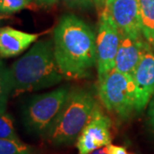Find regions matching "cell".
I'll use <instances>...</instances> for the list:
<instances>
[{
	"label": "cell",
	"instance_id": "3957f363",
	"mask_svg": "<svg viewBox=\"0 0 154 154\" xmlns=\"http://www.w3.org/2000/svg\"><path fill=\"white\" fill-rule=\"evenodd\" d=\"M97 106L95 98L90 91L83 88L70 90L63 107L44 137L53 146L74 143Z\"/></svg>",
	"mask_w": 154,
	"mask_h": 154
},
{
	"label": "cell",
	"instance_id": "30bf717a",
	"mask_svg": "<svg viewBox=\"0 0 154 154\" xmlns=\"http://www.w3.org/2000/svg\"><path fill=\"white\" fill-rule=\"evenodd\" d=\"M121 38L116 57V70L133 75L135 68L140 61L145 51L151 46L143 36L134 38L120 32Z\"/></svg>",
	"mask_w": 154,
	"mask_h": 154
},
{
	"label": "cell",
	"instance_id": "4fadbf2b",
	"mask_svg": "<svg viewBox=\"0 0 154 154\" xmlns=\"http://www.w3.org/2000/svg\"><path fill=\"white\" fill-rule=\"evenodd\" d=\"M12 94L10 68H7L5 63L0 59V112L5 111L9 97Z\"/></svg>",
	"mask_w": 154,
	"mask_h": 154
},
{
	"label": "cell",
	"instance_id": "8992f818",
	"mask_svg": "<svg viewBox=\"0 0 154 154\" xmlns=\"http://www.w3.org/2000/svg\"><path fill=\"white\" fill-rule=\"evenodd\" d=\"M121 33L106 7L99 15L96 37V66L100 80L115 68Z\"/></svg>",
	"mask_w": 154,
	"mask_h": 154
},
{
	"label": "cell",
	"instance_id": "ffe728a7",
	"mask_svg": "<svg viewBox=\"0 0 154 154\" xmlns=\"http://www.w3.org/2000/svg\"><path fill=\"white\" fill-rule=\"evenodd\" d=\"M59 0H35L36 4L38 5L45 6V7H49V6L54 5Z\"/></svg>",
	"mask_w": 154,
	"mask_h": 154
},
{
	"label": "cell",
	"instance_id": "2e32d148",
	"mask_svg": "<svg viewBox=\"0 0 154 154\" xmlns=\"http://www.w3.org/2000/svg\"><path fill=\"white\" fill-rule=\"evenodd\" d=\"M29 4L27 0H0V13H16L27 8Z\"/></svg>",
	"mask_w": 154,
	"mask_h": 154
},
{
	"label": "cell",
	"instance_id": "8fae6325",
	"mask_svg": "<svg viewBox=\"0 0 154 154\" xmlns=\"http://www.w3.org/2000/svg\"><path fill=\"white\" fill-rule=\"evenodd\" d=\"M39 33H28L11 27L0 28V57L21 54L38 39Z\"/></svg>",
	"mask_w": 154,
	"mask_h": 154
},
{
	"label": "cell",
	"instance_id": "52a82bcc",
	"mask_svg": "<svg viewBox=\"0 0 154 154\" xmlns=\"http://www.w3.org/2000/svg\"><path fill=\"white\" fill-rule=\"evenodd\" d=\"M110 119L97 106L91 119L77 138L76 147L79 154H90L96 149L110 145Z\"/></svg>",
	"mask_w": 154,
	"mask_h": 154
},
{
	"label": "cell",
	"instance_id": "7a4b0ae2",
	"mask_svg": "<svg viewBox=\"0 0 154 154\" xmlns=\"http://www.w3.org/2000/svg\"><path fill=\"white\" fill-rule=\"evenodd\" d=\"M12 95L51 88L64 77L57 66L53 39L36 42L28 52L10 68Z\"/></svg>",
	"mask_w": 154,
	"mask_h": 154
},
{
	"label": "cell",
	"instance_id": "7c38bea8",
	"mask_svg": "<svg viewBox=\"0 0 154 154\" xmlns=\"http://www.w3.org/2000/svg\"><path fill=\"white\" fill-rule=\"evenodd\" d=\"M145 39L154 47V0H137Z\"/></svg>",
	"mask_w": 154,
	"mask_h": 154
},
{
	"label": "cell",
	"instance_id": "cb8c5ba5",
	"mask_svg": "<svg viewBox=\"0 0 154 154\" xmlns=\"http://www.w3.org/2000/svg\"><path fill=\"white\" fill-rule=\"evenodd\" d=\"M27 1H28V2H29V3H31V2H32V0H27Z\"/></svg>",
	"mask_w": 154,
	"mask_h": 154
},
{
	"label": "cell",
	"instance_id": "5bb4252c",
	"mask_svg": "<svg viewBox=\"0 0 154 154\" xmlns=\"http://www.w3.org/2000/svg\"><path fill=\"white\" fill-rule=\"evenodd\" d=\"M0 154H35L33 148L22 140L0 138Z\"/></svg>",
	"mask_w": 154,
	"mask_h": 154
},
{
	"label": "cell",
	"instance_id": "44dd1931",
	"mask_svg": "<svg viewBox=\"0 0 154 154\" xmlns=\"http://www.w3.org/2000/svg\"><path fill=\"white\" fill-rule=\"evenodd\" d=\"M90 154H107V151H106V147H101V148L96 149L94 150L93 152Z\"/></svg>",
	"mask_w": 154,
	"mask_h": 154
},
{
	"label": "cell",
	"instance_id": "6da1fadb",
	"mask_svg": "<svg viewBox=\"0 0 154 154\" xmlns=\"http://www.w3.org/2000/svg\"><path fill=\"white\" fill-rule=\"evenodd\" d=\"M55 58L66 79H83L96 65V37L93 28L73 14L61 17L53 32Z\"/></svg>",
	"mask_w": 154,
	"mask_h": 154
},
{
	"label": "cell",
	"instance_id": "ba28073f",
	"mask_svg": "<svg viewBox=\"0 0 154 154\" xmlns=\"http://www.w3.org/2000/svg\"><path fill=\"white\" fill-rule=\"evenodd\" d=\"M132 76L135 86V111L141 112L154 94V52L152 46L145 51Z\"/></svg>",
	"mask_w": 154,
	"mask_h": 154
},
{
	"label": "cell",
	"instance_id": "ac0fdd59",
	"mask_svg": "<svg viewBox=\"0 0 154 154\" xmlns=\"http://www.w3.org/2000/svg\"><path fill=\"white\" fill-rule=\"evenodd\" d=\"M106 151L107 154H128L125 147L120 146H116L110 143V145L106 146Z\"/></svg>",
	"mask_w": 154,
	"mask_h": 154
},
{
	"label": "cell",
	"instance_id": "7402d4cb",
	"mask_svg": "<svg viewBox=\"0 0 154 154\" xmlns=\"http://www.w3.org/2000/svg\"><path fill=\"white\" fill-rule=\"evenodd\" d=\"M105 2H106V0H98V5H97V7H99L100 9H103L105 5Z\"/></svg>",
	"mask_w": 154,
	"mask_h": 154
},
{
	"label": "cell",
	"instance_id": "603a6c76",
	"mask_svg": "<svg viewBox=\"0 0 154 154\" xmlns=\"http://www.w3.org/2000/svg\"><path fill=\"white\" fill-rule=\"evenodd\" d=\"M95 5H98V0H95Z\"/></svg>",
	"mask_w": 154,
	"mask_h": 154
},
{
	"label": "cell",
	"instance_id": "277c9868",
	"mask_svg": "<svg viewBox=\"0 0 154 154\" xmlns=\"http://www.w3.org/2000/svg\"><path fill=\"white\" fill-rule=\"evenodd\" d=\"M70 89L67 87L32 96L23 105L22 119L29 134L45 136L66 102Z\"/></svg>",
	"mask_w": 154,
	"mask_h": 154
},
{
	"label": "cell",
	"instance_id": "9a60e30c",
	"mask_svg": "<svg viewBox=\"0 0 154 154\" xmlns=\"http://www.w3.org/2000/svg\"><path fill=\"white\" fill-rule=\"evenodd\" d=\"M0 138L20 140L15 129L14 119L5 111L0 112Z\"/></svg>",
	"mask_w": 154,
	"mask_h": 154
},
{
	"label": "cell",
	"instance_id": "e0dca14e",
	"mask_svg": "<svg viewBox=\"0 0 154 154\" xmlns=\"http://www.w3.org/2000/svg\"><path fill=\"white\" fill-rule=\"evenodd\" d=\"M69 8L89 10L95 5V0H63Z\"/></svg>",
	"mask_w": 154,
	"mask_h": 154
},
{
	"label": "cell",
	"instance_id": "9c48e42d",
	"mask_svg": "<svg viewBox=\"0 0 154 154\" xmlns=\"http://www.w3.org/2000/svg\"><path fill=\"white\" fill-rule=\"evenodd\" d=\"M104 7L121 33L134 38L143 36L137 0H106Z\"/></svg>",
	"mask_w": 154,
	"mask_h": 154
},
{
	"label": "cell",
	"instance_id": "5b68a950",
	"mask_svg": "<svg viewBox=\"0 0 154 154\" xmlns=\"http://www.w3.org/2000/svg\"><path fill=\"white\" fill-rule=\"evenodd\" d=\"M99 99L105 109L122 119L135 110V86L131 75L113 69L99 80Z\"/></svg>",
	"mask_w": 154,
	"mask_h": 154
},
{
	"label": "cell",
	"instance_id": "d6986e66",
	"mask_svg": "<svg viewBox=\"0 0 154 154\" xmlns=\"http://www.w3.org/2000/svg\"><path fill=\"white\" fill-rule=\"evenodd\" d=\"M148 116L150 124L152 128L154 131V94L152 97V99L150 100V104H149V110H148Z\"/></svg>",
	"mask_w": 154,
	"mask_h": 154
}]
</instances>
